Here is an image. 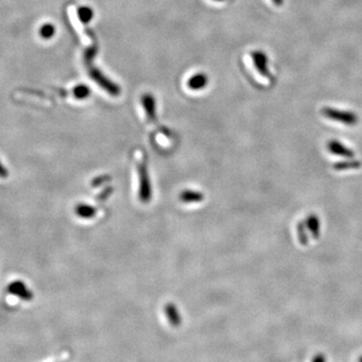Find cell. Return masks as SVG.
Instances as JSON below:
<instances>
[{
  "mask_svg": "<svg viewBox=\"0 0 362 362\" xmlns=\"http://www.w3.org/2000/svg\"><path fill=\"white\" fill-rule=\"evenodd\" d=\"M86 65L88 67L90 77L101 88L105 90L107 93H109L112 96H118L120 94L121 90L117 84L112 82V80L108 78L99 69L93 67L92 63H86Z\"/></svg>",
  "mask_w": 362,
  "mask_h": 362,
  "instance_id": "obj_1",
  "label": "cell"
},
{
  "mask_svg": "<svg viewBox=\"0 0 362 362\" xmlns=\"http://www.w3.org/2000/svg\"><path fill=\"white\" fill-rule=\"evenodd\" d=\"M322 115L330 120L335 121V122H339L348 126H354L358 123V116L351 111H343L325 107L322 109Z\"/></svg>",
  "mask_w": 362,
  "mask_h": 362,
  "instance_id": "obj_2",
  "label": "cell"
},
{
  "mask_svg": "<svg viewBox=\"0 0 362 362\" xmlns=\"http://www.w3.org/2000/svg\"><path fill=\"white\" fill-rule=\"evenodd\" d=\"M7 292L13 296L18 297L20 300L29 302L33 299V293L29 288L24 283L23 281L15 280L7 286Z\"/></svg>",
  "mask_w": 362,
  "mask_h": 362,
  "instance_id": "obj_3",
  "label": "cell"
},
{
  "mask_svg": "<svg viewBox=\"0 0 362 362\" xmlns=\"http://www.w3.org/2000/svg\"><path fill=\"white\" fill-rule=\"evenodd\" d=\"M252 59L257 71L264 77H270V71L268 67V56L261 51H255L252 52Z\"/></svg>",
  "mask_w": 362,
  "mask_h": 362,
  "instance_id": "obj_4",
  "label": "cell"
},
{
  "mask_svg": "<svg viewBox=\"0 0 362 362\" xmlns=\"http://www.w3.org/2000/svg\"><path fill=\"white\" fill-rule=\"evenodd\" d=\"M327 148L332 154L337 156H342L346 158H352L354 156V152L352 150L345 147L343 144L336 140L329 141L327 143Z\"/></svg>",
  "mask_w": 362,
  "mask_h": 362,
  "instance_id": "obj_5",
  "label": "cell"
},
{
  "mask_svg": "<svg viewBox=\"0 0 362 362\" xmlns=\"http://www.w3.org/2000/svg\"><path fill=\"white\" fill-rule=\"evenodd\" d=\"M207 84H208V78L206 74H203V73H199V74L192 76L187 82L188 88L193 91L203 90L204 88L207 87Z\"/></svg>",
  "mask_w": 362,
  "mask_h": 362,
  "instance_id": "obj_6",
  "label": "cell"
},
{
  "mask_svg": "<svg viewBox=\"0 0 362 362\" xmlns=\"http://www.w3.org/2000/svg\"><path fill=\"white\" fill-rule=\"evenodd\" d=\"M306 227L308 228V230L310 231L312 236L314 238H318L320 235V223H319V218L316 214H311L308 216V218L306 219Z\"/></svg>",
  "mask_w": 362,
  "mask_h": 362,
  "instance_id": "obj_7",
  "label": "cell"
},
{
  "mask_svg": "<svg viewBox=\"0 0 362 362\" xmlns=\"http://www.w3.org/2000/svg\"><path fill=\"white\" fill-rule=\"evenodd\" d=\"M142 104L143 107L147 113V115L150 118L155 117V99L150 94H145L142 97Z\"/></svg>",
  "mask_w": 362,
  "mask_h": 362,
  "instance_id": "obj_8",
  "label": "cell"
},
{
  "mask_svg": "<svg viewBox=\"0 0 362 362\" xmlns=\"http://www.w3.org/2000/svg\"><path fill=\"white\" fill-rule=\"evenodd\" d=\"M77 15L79 19V22L83 24H89L94 17V11L89 6H79L77 10Z\"/></svg>",
  "mask_w": 362,
  "mask_h": 362,
  "instance_id": "obj_9",
  "label": "cell"
},
{
  "mask_svg": "<svg viewBox=\"0 0 362 362\" xmlns=\"http://www.w3.org/2000/svg\"><path fill=\"white\" fill-rule=\"evenodd\" d=\"M361 166L360 161H344V162H339L334 165L335 170H348V169H356Z\"/></svg>",
  "mask_w": 362,
  "mask_h": 362,
  "instance_id": "obj_10",
  "label": "cell"
},
{
  "mask_svg": "<svg viewBox=\"0 0 362 362\" xmlns=\"http://www.w3.org/2000/svg\"><path fill=\"white\" fill-rule=\"evenodd\" d=\"M166 314H167V317L170 321V323L173 325V326H178L180 325V322H181V318L178 314V311L172 306H168L166 308Z\"/></svg>",
  "mask_w": 362,
  "mask_h": 362,
  "instance_id": "obj_11",
  "label": "cell"
},
{
  "mask_svg": "<svg viewBox=\"0 0 362 362\" xmlns=\"http://www.w3.org/2000/svg\"><path fill=\"white\" fill-rule=\"evenodd\" d=\"M74 96L77 98V99H80V100H84L86 98L89 97L91 91H90V88L87 87L86 85H78L74 88Z\"/></svg>",
  "mask_w": 362,
  "mask_h": 362,
  "instance_id": "obj_12",
  "label": "cell"
},
{
  "mask_svg": "<svg viewBox=\"0 0 362 362\" xmlns=\"http://www.w3.org/2000/svg\"><path fill=\"white\" fill-rule=\"evenodd\" d=\"M55 32V28L51 24H47L45 26H42V28L39 29V33L44 38H51L54 35Z\"/></svg>",
  "mask_w": 362,
  "mask_h": 362,
  "instance_id": "obj_13",
  "label": "cell"
},
{
  "mask_svg": "<svg viewBox=\"0 0 362 362\" xmlns=\"http://www.w3.org/2000/svg\"><path fill=\"white\" fill-rule=\"evenodd\" d=\"M298 235H299V239L301 241L302 245H307L308 244V238H307V233H306V230H305V226L303 224H300L298 226Z\"/></svg>",
  "mask_w": 362,
  "mask_h": 362,
  "instance_id": "obj_14",
  "label": "cell"
},
{
  "mask_svg": "<svg viewBox=\"0 0 362 362\" xmlns=\"http://www.w3.org/2000/svg\"><path fill=\"white\" fill-rule=\"evenodd\" d=\"M8 175H9L8 170L1 162H0V178H6Z\"/></svg>",
  "mask_w": 362,
  "mask_h": 362,
  "instance_id": "obj_15",
  "label": "cell"
},
{
  "mask_svg": "<svg viewBox=\"0 0 362 362\" xmlns=\"http://www.w3.org/2000/svg\"><path fill=\"white\" fill-rule=\"evenodd\" d=\"M312 362H326V357L324 354L322 353H318L317 355H315L312 359Z\"/></svg>",
  "mask_w": 362,
  "mask_h": 362,
  "instance_id": "obj_16",
  "label": "cell"
},
{
  "mask_svg": "<svg viewBox=\"0 0 362 362\" xmlns=\"http://www.w3.org/2000/svg\"><path fill=\"white\" fill-rule=\"evenodd\" d=\"M272 1H273L274 4H276L278 6H280V5H282L284 3V0H272Z\"/></svg>",
  "mask_w": 362,
  "mask_h": 362,
  "instance_id": "obj_17",
  "label": "cell"
},
{
  "mask_svg": "<svg viewBox=\"0 0 362 362\" xmlns=\"http://www.w3.org/2000/svg\"><path fill=\"white\" fill-rule=\"evenodd\" d=\"M358 362H362V356L359 358V360H358Z\"/></svg>",
  "mask_w": 362,
  "mask_h": 362,
  "instance_id": "obj_18",
  "label": "cell"
},
{
  "mask_svg": "<svg viewBox=\"0 0 362 362\" xmlns=\"http://www.w3.org/2000/svg\"><path fill=\"white\" fill-rule=\"evenodd\" d=\"M214 1H223V0H214Z\"/></svg>",
  "mask_w": 362,
  "mask_h": 362,
  "instance_id": "obj_19",
  "label": "cell"
}]
</instances>
